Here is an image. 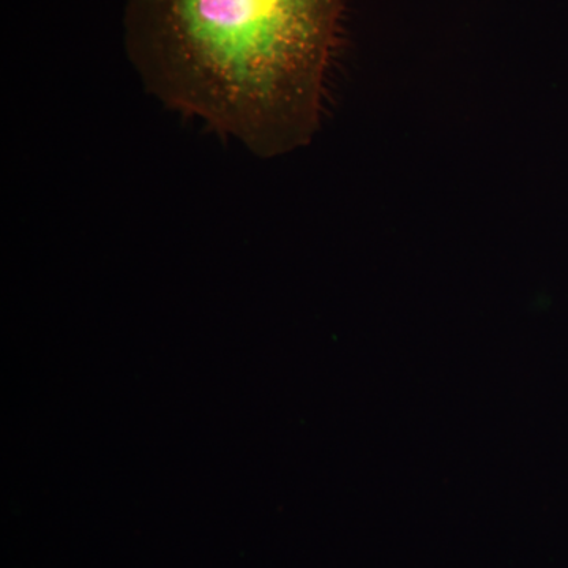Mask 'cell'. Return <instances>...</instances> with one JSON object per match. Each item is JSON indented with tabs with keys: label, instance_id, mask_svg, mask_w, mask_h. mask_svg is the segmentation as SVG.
<instances>
[{
	"label": "cell",
	"instance_id": "obj_1",
	"mask_svg": "<svg viewBox=\"0 0 568 568\" xmlns=\"http://www.w3.org/2000/svg\"><path fill=\"white\" fill-rule=\"evenodd\" d=\"M343 0H125L133 69L170 110L261 159L312 141Z\"/></svg>",
	"mask_w": 568,
	"mask_h": 568
}]
</instances>
